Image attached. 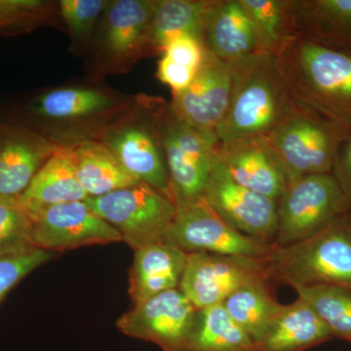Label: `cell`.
Segmentation results:
<instances>
[{"label": "cell", "instance_id": "30", "mask_svg": "<svg viewBox=\"0 0 351 351\" xmlns=\"http://www.w3.org/2000/svg\"><path fill=\"white\" fill-rule=\"evenodd\" d=\"M59 4L45 0H0V36L27 34L54 25Z\"/></svg>", "mask_w": 351, "mask_h": 351}, {"label": "cell", "instance_id": "16", "mask_svg": "<svg viewBox=\"0 0 351 351\" xmlns=\"http://www.w3.org/2000/svg\"><path fill=\"white\" fill-rule=\"evenodd\" d=\"M232 77V64L221 61L206 49L191 84L184 91L172 93L171 110L191 125L216 131L228 110Z\"/></svg>", "mask_w": 351, "mask_h": 351}, {"label": "cell", "instance_id": "6", "mask_svg": "<svg viewBox=\"0 0 351 351\" xmlns=\"http://www.w3.org/2000/svg\"><path fill=\"white\" fill-rule=\"evenodd\" d=\"M133 100L117 98L101 89L86 87L58 88L34 99L29 112L46 124L50 140L68 145L96 140L115 119L133 105Z\"/></svg>", "mask_w": 351, "mask_h": 351}, {"label": "cell", "instance_id": "19", "mask_svg": "<svg viewBox=\"0 0 351 351\" xmlns=\"http://www.w3.org/2000/svg\"><path fill=\"white\" fill-rule=\"evenodd\" d=\"M201 41L208 51L228 64L260 53L255 32L239 0H212Z\"/></svg>", "mask_w": 351, "mask_h": 351}, {"label": "cell", "instance_id": "1", "mask_svg": "<svg viewBox=\"0 0 351 351\" xmlns=\"http://www.w3.org/2000/svg\"><path fill=\"white\" fill-rule=\"evenodd\" d=\"M277 68L297 100L351 128V52L295 32L279 48Z\"/></svg>", "mask_w": 351, "mask_h": 351}, {"label": "cell", "instance_id": "27", "mask_svg": "<svg viewBox=\"0 0 351 351\" xmlns=\"http://www.w3.org/2000/svg\"><path fill=\"white\" fill-rule=\"evenodd\" d=\"M211 3L212 0H156L152 39L158 55L179 36H191L201 40L205 15Z\"/></svg>", "mask_w": 351, "mask_h": 351}, {"label": "cell", "instance_id": "36", "mask_svg": "<svg viewBox=\"0 0 351 351\" xmlns=\"http://www.w3.org/2000/svg\"><path fill=\"white\" fill-rule=\"evenodd\" d=\"M332 174L345 195L348 211L351 212V134L339 147Z\"/></svg>", "mask_w": 351, "mask_h": 351}, {"label": "cell", "instance_id": "9", "mask_svg": "<svg viewBox=\"0 0 351 351\" xmlns=\"http://www.w3.org/2000/svg\"><path fill=\"white\" fill-rule=\"evenodd\" d=\"M348 211L335 176L309 175L288 182L278 199V228L274 245L297 243L319 232Z\"/></svg>", "mask_w": 351, "mask_h": 351}, {"label": "cell", "instance_id": "33", "mask_svg": "<svg viewBox=\"0 0 351 351\" xmlns=\"http://www.w3.org/2000/svg\"><path fill=\"white\" fill-rule=\"evenodd\" d=\"M52 252L39 248L0 257V302L27 274L52 258Z\"/></svg>", "mask_w": 351, "mask_h": 351}, {"label": "cell", "instance_id": "22", "mask_svg": "<svg viewBox=\"0 0 351 351\" xmlns=\"http://www.w3.org/2000/svg\"><path fill=\"white\" fill-rule=\"evenodd\" d=\"M88 197L76 178L73 156L66 145H60L19 196L32 216L53 205L84 201Z\"/></svg>", "mask_w": 351, "mask_h": 351}, {"label": "cell", "instance_id": "29", "mask_svg": "<svg viewBox=\"0 0 351 351\" xmlns=\"http://www.w3.org/2000/svg\"><path fill=\"white\" fill-rule=\"evenodd\" d=\"M298 297L311 304L334 338L351 343V292L327 285L295 287Z\"/></svg>", "mask_w": 351, "mask_h": 351}, {"label": "cell", "instance_id": "34", "mask_svg": "<svg viewBox=\"0 0 351 351\" xmlns=\"http://www.w3.org/2000/svg\"><path fill=\"white\" fill-rule=\"evenodd\" d=\"M205 52V46L199 39L182 36L170 41L164 48L162 55L181 66L198 71L204 60Z\"/></svg>", "mask_w": 351, "mask_h": 351}, {"label": "cell", "instance_id": "32", "mask_svg": "<svg viewBox=\"0 0 351 351\" xmlns=\"http://www.w3.org/2000/svg\"><path fill=\"white\" fill-rule=\"evenodd\" d=\"M108 1L105 0H62L59 13L71 39L77 46H84L92 39L93 31Z\"/></svg>", "mask_w": 351, "mask_h": 351}, {"label": "cell", "instance_id": "21", "mask_svg": "<svg viewBox=\"0 0 351 351\" xmlns=\"http://www.w3.org/2000/svg\"><path fill=\"white\" fill-rule=\"evenodd\" d=\"M334 339L326 323L302 298L283 306L255 351H306Z\"/></svg>", "mask_w": 351, "mask_h": 351}, {"label": "cell", "instance_id": "11", "mask_svg": "<svg viewBox=\"0 0 351 351\" xmlns=\"http://www.w3.org/2000/svg\"><path fill=\"white\" fill-rule=\"evenodd\" d=\"M258 281L271 282L265 258L197 252L188 254L179 289L202 309L223 304L239 289Z\"/></svg>", "mask_w": 351, "mask_h": 351}, {"label": "cell", "instance_id": "10", "mask_svg": "<svg viewBox=\"0 0 351 351\" xmlns=\"http://www.w3.org/2000/svg\"><path fill=\"white\" fill-rule=\"evenodd\" d=\"M154 7L156 0L108 2L95 44L97 61L106 71L123 73L138 60L158 55L152 39Z\"/></svg>", "mask_w": 351, "mask_h": 351}, {"label": "cell", "instance_id": "23", "mask_svg": "<svg viewBox=\"0 0 351 351\" xmlns=\"http://www.w3.org/2000/svg\"><path fill=\"white\" fill-rule=\"evenodd\" d=\"M295 32L351 52V0H289Z\"/></svg>", "mask_w": 351, "mask_h": 351}, {"label": "cell", "instance_id": "4", "mask_svg": "<svg viewBox=\"0 0 351 351\" xmlns=\"http://www.w3.org/2000/svg\"><path fill=\"white\" fill-rule=\"evenodd\" d=\"M350 134V127L293 97L265 138L282 162L290 182L309 175L331 174L339 147Z\"/></svg>", "mask_w": 351, "mask_h": 351}, {"label": "cell", "instance_id": "12", "mask_svg": "<svg viewBox=\"0 0 351 351\" xmlns=\"http://www.w3.org/2000/svg\"><path fill=\"white\" fill-rule=\"evenodd\" d=\"M164 241L186 254L207 252L219 255L263 258L272 245L245 235L223 221L205 199L178 207Z\"/></svg>", "mask_w": 351, "mask_h": 351}, {"label": "cell", "instance_id": "15", "mask_svg": "<svg viewBox=\"0 0 351 351\" xmlns=\"http://www.w3.org/2000/svg\"><path fill=\"white\" fill-rule=\"evenodd\" d=\"M32 217V241L43 250L61 252L122 241L119 232L85 201L53 205Z\"/></svg>", "mask_w": 351, "mask_h": 351}, {"label": "cell", "instance_id": "31", "mask_svg": "<svg viewBox=\"0 0 351 351\" xmlns=\"http://www.w3.org/2000/svg\"><path fill=\"white\" fill-rule=\"evenodd\" d=\"M32 215L19 197H0V257L36 248Z\"/></svg>", "mask_w": 351, "mask_h": 351}, {"label": "cell", "instance_id": "14", "mask_svg": "<svg viewBox=\"0 0 351 351\" xmlns=\"http://www.w3.org/2000/svg\"><path fill=\"white\" fill-rule=\"evenodd\" d=\"M197 311L179 288L172 289L134 306L117 320V327L162 351H186Z\"/></svg>", "mask_w": 351, "mask_h": 351}, {"label": "cell", "instance_id": "8", "mask_svg": "<svg viewBox=\"0 0 351 351\" xmlns=\"http://www.w3.org/2000/svg\"><path fill=\"white\" fill-rule=\"evenodd\" d=\"M161 131L171 195L177 208L204 199L219 145L216 133L178 119L169 105L163 110Z\"/></svg>", "mask_w": 351, "mask_h": 351}, {"label": "cell", "instance_id": "3", "mask_svg": "<svg viewBox=\"0 0 351 351\" xmlns=\"http://www.w3.org/2000/svg\"><path fill=\"white\" fill-rule=\"evenodd\" d=\"M265 262L274 285H327L351 292V212L339 215L309 239L272 245Z\"/></svg>", "mask_w": 351, "mask_h": 351}, {"label": "cell", "instance_id": "18", "mask_svg": "<svg viewBox=\"0 0 351 351\" xmlns=\"http://www.w3.org/2000/svg\"><path fill=\"white\" fill-rule=\"evenodd\" d=\"M59 147L27 127L0 129V197L22 195Z\"/></svg>", "mask_w": 351, "mask_h": 351}, {"label": "cell", "instance_id": "25", "mask_svg": "<svg viewBox=\"0 0 351 351\" xmlns=\"http://www.w3.org/2000/svg\"><path fill=\"white\" fill-rule=\"evenodd\" d=\"M274 286L270 281H258L239 289L223 302L230 317L255 343L267 334L283 308Z\"/></svg>", "mask_w": 351, "mask_h": 351}, {"label": "cell", "instance_id": "24", "mask_svg": "<svg viewBox=\"0 0 351 351\" xmlns=\"http://www.w3.org/2000/svg\"><path fill=\"white\" fill-rule=\"evenodd\" d=\"M76 178L89 197H99L141 182L133 177L103 143L86 140L68 145Z\"/></svg>", "mask_w": 351, "mask_h": 351}, {"label": "cell", "instance_id": "35", "mask_svg": "<svg viewBox=\"0 0 351 351\" xmlns=\"http://www.w3.org/2000/svg\"><path fill=\"white\" fill-rule=\"evenodd\" d=\"M196 71H197L175 63L162 55L157 66L156 77L164 84L168 85L172 90V93H179L191 84Z\"/></svg>", "mask_w": 351, "mask_h": 351}, {"label": "cell", "instance_id": "7", "mask_svg": "<svg viewBox=\"0 0 351 351\" xmlns=\"http://www.w3.org/2000/svg\"><path fill=\"white\" fill-rule=\"evenodd\" d=\"M84 201L135 251L163 242L177 213V205L169 195L144 182Z\"/></svg>", "mask_w": 351, "mask_h": 351}, {"label": "cell", "instance_id": "26", "mask_svg": "<svg viewBox=\"0 0 351 351\" xmlns=\"http://www.w3.org/2000/svg\"><path fill=\"white\" fill-rule=\"evenodd\" d=\"M186 351H255V343L221 304L198 309Z\"/></svg>", "mask_w": 351, "mask_h": 351}, {"label": "cell", "instance_id": "5", "mask_svg": "<svg viewBox=\"0 0 351 351\" xmlns=\"http://www.w3.org/2000/svg\"><path fill=\"white\" fill-rule=\"evenodd\" d=\"M166 105L159 98L135 99L96 140L108 147L134 179L172 197L161 131Z\"/></svg>", "mask_w": 351, "mask_h": 351}, {"label": "cell", "instance_id": "2", "mask_svg": "<svg viewBox=\"0 0 351 351\" xmlns=\"http://www.w3.org/2000/svg\"><path fill=\"white\" fill-rule=\"evenodd\" d=\"M232 64L230 104L215 131L221 144L269 135L293 99L274 55L258 53Z\"/></svg>", "mask_w": 351, "mask_h": 351}, {"label": "cell", "instance_id": "13", "mask_svg": "<svg viewBox=\"0 0 351 351\" xmlns=\"http://www.w3.org/2000/svg\"><path fill=\"white\" fill-rule=\"evenodd\" d=\"M204 199L235 230L260 241L274 244L278 228V201L235 182L217 156Z\"/></svg>", "mask_w": 351, "mask_h": 351}, {"label": "cell", "instance_id": "20", "mask_svg": "<svg viewBox=\"0 0 351 351\" xmlns=\"http://www.w3.org/2000/svg\"><path fill=\"white\" fill-rule=\"evenodd\" d=\"M186 258V252L165 241L136 250L129 277V295L134 306L179 288Z\"/></svg>", "mask_w": 351, "mask_h": 351}, {"label": "cell", "instance_id": "17", "mask_svg": "<svg viewBox=\"0 0 351 351\" xmlns=\"http://www.w3.org/2000/svg\"><path fill=\"white\" fill-rule=\"evenodd\" d=\"M217 158L244 188L278 201L288 184L282 162L265 137L219 143Z\"/></svg>", "mask_w": 351, "mask_h": 351}, {"label": "cell", "instance_id": "28", "mask_svg": "<svg viewBox=\"0 0 351 351\" xmlns=\"http://www.w3.org/2000/svg\"><path fill=\"white\" fill-rule=\"evenodd\" d=\"M250 21L260 53L276 56L285 39L295 34L289 0H239Z\"/></svg>", "mask_w": 351, "mask_h": 351}]
</instances>
